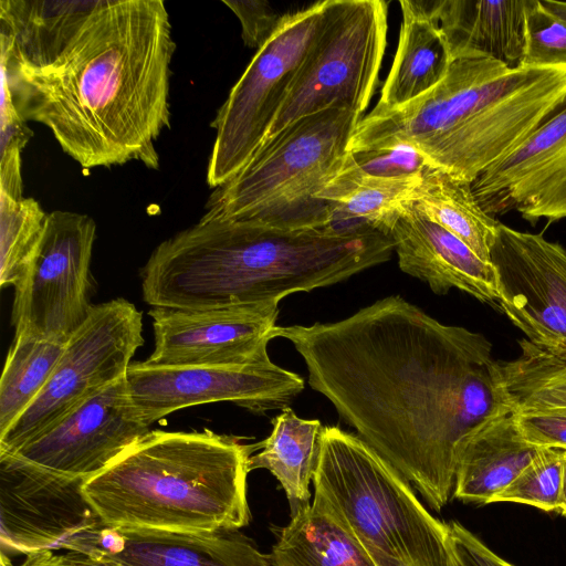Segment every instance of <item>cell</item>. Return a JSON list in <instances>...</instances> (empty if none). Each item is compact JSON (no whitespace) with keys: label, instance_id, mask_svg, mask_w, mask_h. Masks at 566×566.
I'll return each mask as SVG.
<instances>
[{"label":"cell","instance_id":"cell-1","mask_svg":"<svg viewBox=\"0 0 566 566\" xmlns=\"http://www.w3.org/2000/svg\"><path fill=\"white\" fill-rule=\"evenodd\" d=\"M308 385L439 512L462 442L514 411L484 335L446 325L399 295L332 323L275 326Z\"/></svg>","mask_w":566,"mask_h":566},{"label":"cell","instance_id":"cell-2","mask_svg":"<svg viewBox=\"0 0 566 566\" xmlns=\"http://www.w3.org/2000/svg\"><path fill=\"white\" fill-rule=\"evenodd\" d=\"M175 51L163 0H96L48 63H19L0 49V69L20 116L46 126L84 169L132 160L157 169Z\"/></svg>","mask_w":566,"mask_h":566},{"label":"cell","instance_id":"cell-3","mask_svg":"<svg viewBox=\"0 0 566 566\" xmlns=\"http://www.w3.org/2000/svg\"><path fill=\"white\" fill-rule=\"evenodd\" d=\"M394 242L365 222L284 230L202 217L159 243L140 272L153 307L211 310L280 302L390 259Z\"/></svg>","mask_w":566,"mask_h":566},{"label":"cell","instance_id":"cell-4","mask_svg":"<svg viewBox=\"0 0 566 566\" xmlns=\"http://www.w3.org/2000/svg\"><path fill=\"white\" fill-rule=\"evenodd\" d=\"M566 97V64L510 67L457 59L446 76L415 101L364 116L350 151L405 143L431 168L473 182L518 147Z\"/></svg>","mask_w":566,"mask_h":566},{"label":"cell","instance_id":"cell-5","mask_svg":"<svg viewBox=\"0 0 566 566\" xmlns=\"http://www.w3.org/2000/svg\"><path fill=\"white\" fill-rule=\"evenodd\" d=\"M250 446L209 429L150 430L81 491L107 526L237 531L250 522Z\"/></svg>","mask_w":566,"mask_h":566},{"label":"cell","instance_id":"cell-6","mask_svg":"<svg viewBox=\"0 0 566 566\" xmlns=\"http://www.w3.org/2000/svg\"><path fill=\"white\" fill-rule=\"evenodd\" d=\"M361 118L334 105L292 123L213 190L203 217L284 230L334 224L333 208L317 195L345 165Z\"/></svg>","mask_w":566,"mask_h":566},{"label":"cell","instance_id":"cell-7","mask_svg":"<svg viewBox=\"0 0 566 566\" xmlns=\"http://www.w3.org/2000/svg\"><path fill=\"white\" fill-rule=\"evenodd\" d=\"M314 489L343 514L376 566H459L449 524L359 436L323 427Z\"/></svg>","mask_w":566,"mask_h":566},{"label":"cell","instance_id":"cell-8","mask_svg":"<svg viewBox=\"0 0 566 566\" xmlns=\"http://www.w3.org/2000/svg\"><path fill=\"white\" fill-rule=\"evenodd\" d=\"M387 17L384 0H326L319 31L266 140L297 119L334 105L363 115L378 83Z\"/></svg>","mask_w":566,"mask_h":566},{"label":"cell","instance_id":"cell-9","mask_svg":"<svg viewBox=\"0 0 566 566\" xmlns=\"http://www.w3.org/2000/svg\"><path fill=\"white\" fill-rule=\"evenodd\" d=\"M326 0L284 14L271 38L256 50L219 108L207 167L214 189L233 178L268 138L289 88L314 42Z\"/></svg>","mask_w":566,"mask_h":566},{"label":"cell","instance_id":"cell-10","mask_svg":"<svg viewBox=\"0 0 566 566\" xmlns=\"http://www.w3.org/2000/svg\"><path fill=\"white\" fill-rule=\"evenodd\" d=\"M144 344L143 316L118 297L94 305L70 337L42 391L0 434V455L57 423L104 388L124 378Z\"/></svg>","mask_w":566,"mask_h":566},{"label":"cell","instance_id":"cell-11","mask_svg":"<svg viewBox=\"0 0 566 566\" xmlns=\"http://www.w3.org/2000/svg\"><path fill=\"white\" fill-rule=\"evenodd\" d=\"M96 223L87 214L48 213L40 248L14 286V336L66 343L94 304L91 259Z\"/></svg>","mask_w":566,"mask_h":566},{"label":"cell","instance_id":"cell-12","mask_svg":"<svg viewBox=\"0 0 566 566\" xmlns=\"http://www.w3.org/2000/svg\"><path fill=\"white\" fill-rule=\"evenodd\" d=\"M128 395L139 418L150 427L165 416L210 402L229 401L253 412L284 409L304 389V379L270 357L240 366H151L132 363Z\"/></svg>","mask_w":566,"mask_h":566},{"label":"cell","instance_id":"cell-13","mask_svg":"<svg viewBox=\"0 0 566 566\" xmlns=\"http://www.w3.org/2000/svg\"><path fill=\"white\" fill-rule=\"evenodd\" d=\"M149 431L132 405L125 376L57 423L0 455V461L84 482Z\"/></svg>","mask_w":566,"mask_h":566},{"label":"cell","instance_id":"cell-14","mask_svg":"<svg viewBox=\"0 0 566 566\" xmlns=\"http://www.w3.org/2000/svg\"><path fill=\"white\" fill-rule=\"evenodd\" d=\"M490 261L503 313L531 344L566 360V249L500 222Z\"/></svg>","mask_w":566,"mask_h":566},{"label":"cell","instance_id":"cell-15","mask_svg":"<svg viewBox=\"0 0 566 566\" xmlns=\"http://www.w3.org/2000/svg\"><path fill=\"white\" fill-rule=\"evenodd\" d=\"M151 366H240L269 357L279 302L211 310L153 307Z\"/></svg>","mask_w":566,"mask_h":566},{"label":"cell","instance_id":"cell-16","mask_svg":"<svg viewBox=\"0 0 566 566\" xmlns=\"http://www.w3.org/2000/svg\"><path fill=\"white\" fill-rule=\"evenodd\" d=\"M482 209L535 224L566 218V97L518 147L471 184Z\"/></svg>","mask_w":566,"mask_h":566},{"label":"cell","instance_id":"cell-17","mask_svg":"<svg viewBox=\"0 0 566 566\" xmlns=\"http://www.w3.org/2000/svg\"><path fill=\"white\" fill-rule=\"evenodd\" d=\"M82 483L0 461L1 553L62 551L99 523Z\"/></svg>","mask_w":566,"mask_h":566},{"label":"cell","instance_id":"cell-18","mask_svg":"<svg viewBox=\"0 0 566 566\" xmlns=\"http://www.w3.org/2000/svg\"><path fill=\"white\" fill-rule=\"evenodd\" d=\"M63 551L107 558L125 566H274L237 531L169 532L125 528L102 522L74 535Z\"/></svg>","mask_w":566,"mask_h":566},{"label":"cell","instance_id":"cell-19","mask_svg":"<svg viewBox=\"0 0 566 566\" xmlns=\"http://www.w3.org/2000/svg\"><path fill=\"white\" fill-rule=\"evenodd\" d=\"M390 238L402 272L426 282L436 294L463 291L483 303L499 301L496 272L463 241L412 206Z\"/></svg>","mask_w":566,"mask_h":566},{"label":"cell","instance_id":"cell-20","mask_svg":"<svg viewBox=\"0 0 566 566\" xmlns=\"http://www.w3.org/2000/svg\"><path fill=\"white\" fill-rule=\"evenodd\" d=\"M426 3L452 61L488 57L510 67L521 64L526 0H431Z\"/></svg>","mask_w":566,"mask_h":566},{"label":"cell","instance_id":"cell-21","mask_svg":"<svg viewBox=\"0 0 566 566\" xmlns=\"http://www.w3.org/2000/svg\"><path fill=\"white\" fill-rule=\"evenodd\" d=\"M539 449L522 437L514 411L486 422L459 449L453 496L467 503H493Z\"/></svg>","mask_w":566,"mask_h":566},{"label":"cell","instance_id":"cell-22","mask_svg":"<svg viewBox=\"0 0 566 566\" xmlns=\"http://www.w3.org/2000/svg\"><path fill=\"white\" fill-rule=\"evenodd\" d=\"M398 48L375 107L397 108L434 87L448 73L451 55L424 0L399 1Z\"/></svg>","mask_w":566,"mask_h":566},{"label":"cell","instance_id":"cell-23","mask_svg":"<svg viewBox=\"0 0 566 566\" xmlns=\"http://www.w3.org/2000/svg\"><path fill=\"white\" fill-rule=\"evenodd\" d=\"M270 555L274 566H376L339 510L316 491L281 528Z\"/></svg>","mask_w":566,"mask_h":566},{"label":"cell","instance_id":"cell-24","mask_svg":"<svg viewBox=\"0 0 566 566\" xmlns=\"http://www.w3.org/2000/svg\"><path fill=\"white\" fill-rule=\"evenodd\" d=\"M96 0H0V49L32 66L52 60L78 29Z\"/></svg>","mask_w":566,"mask_h":566},{"label":"cell","instance_id":"cell-25","mask_svg":"<svg viewBox=\"0 0 566 566\" xmlns=\"http://www.w3.org/2000/svg\"><path fill=\"white\" fill-rule=\"evenodd\" d=\"M422 176H371L356 165L349 153L343 168L317 198L331 205L334 222L361 221L390 237L398 220L413 206Z\"/></svg>","mask_w":566,"mask_h":566},{"label":"cell","instance_id":"cell-26","mask_svg":"<svg viewBox=\"0 0 566 566\" xmlns=\"http://www.w3.org/2000/svg\"><path fill=\"white\" fill-rule=\"evenodd\" d=\"M272 432L250 457V470L266 469L279 481L290 504L291 516L310 503L322 424L300 418L290 407L272 420Z\"/></svg>","mask_w":566,"mask_h":566},{"label":"cell","instance_id":"cell-27","mask_svg":"<svg viewBox=\"0 0 566 566\" xmlns=\"http://www.w3.org/2000/svg\"><path fill=\"white\" fill-rule=\"evenodd\" d=\"M413 206L430 221L463 241L481 260L490 261L499 221L475 199L471 182L428 168Z\"/></svg>","mask_w":566,"mask_h":566},{"label":"cell","instance_id":"cell-28","mask_svg":"<svg viewBox=\"0 0 566 566\" xmlns=\"http://www.w3.org/2000/svg\"><path fill=\"white\" fill-rule=\"evenodd\" d=\"M65 344L14 336L0 380V434L24 412L42 391Z\"/></svg>","mask_w":566,"mask_h":566},{"label":"cell","instance_id":"cell-29","mask_svg":"<svg viewBox=\"0 0 566 566\" xmlns=\"http://www.w3.org/2000/svg\"><path fill=\"white\" fill-rule=\"evenodd\" d=\"M518 345L517 358L497 360L514 411L566 412V360L544 353L527 339L518 340Z\"/></svg>","mask_w":566,"mask_h":566},{"label":"cell","instance_id":"cell-30","mask_svg":"<svg viewBox=\"0 0 566 566\" xmlns=\"http://www.w3.org/2000/svg\"><path fill=\"white\" fill-rule=\"evenodd\" d=\"M48 213L33 198L0 195V284L15 286L35 256Z\"/></svg>","mask_w":566,"mask_h":566},{"label":"cell","instance_id":"cell-31","mask_svg":"<svg viewBox=\"0 0 566 566\" xmlns=\"http://www.w3.org/2000/svg\"><path fill=\"white\" fill-rule=\"evenodd\" d=\"M564 451L541 448L528 465L495 499L559 512L563 506Z\"/></svg>","mask_w":566,"mask_h":566},{"label":"cell","instance_id":"cell-32","mask_svg":"<svg viewBox=\"0 0 566 566\" xmlns=\"http://www.w3.org/2000/svg\"><path fill=\"white\" fill-rule=\"evenodd\" d=\"M566 64V21L548 12L539 0H526L522 66Z\"/></svg>","mask_w":566,"mask_h":566},{"label":"cell","instance_id":"cell-33","mask_svg":"<svg viewBox=\"0 0 566 566\" xmlns=\"http://www.w3.org/2000/svg\"><path fill=\"white\" fill-rule=\"evenodd\" d=\"M20 116L8 83L1 71L0 104V188L10 193L23 190L21 154L33 133Z\"/></svg>","mask_w":566,"mask_h":566},{"label":"cell","instance_id":"cell-34","mask_svg":"<svg viewBox=\"0 0 566 566\" xmlns=\"http://www.w3.org/2000/svg\"><path fill=\"white\" fill-rule=\"evenodd\" d=\"M356 165L366 174L384 178L421 176L430 168L412 146L395 143L359 151H350Z\"/></svg>","mask_w":566,"mask_h":566},{"label":"cell","instance_id":"cell-35","mask_svg":"<svg viewBox=\"0 0 566 566\" xmlns=\"http://www.w3.org/2000/svg\"><path fill=\"white\" fill-rule=\"evenodd\" d=\"M239 19L241 36L249 48L259 50L275 32L283 20L268 1L262 0H222Z\"/></svg>","mask_w":566,"mask_h":566},{"label":"cell","instance_id":"cell-36","mask_svg":"<svg viewBox=\"0 0 566 566\" xmlns=\"http://www.w3.org/2000/svg\"><path fill=\"white\" fill-rule=\"evenodd\" d=\"M522 437L537 448L566 451L565 411H514Z\"/></svg>","mask_w":566,"mask_h":566},{"label":"cell","instance_id":"cell-37","mask_svg":"<svg viewBox=\"0 0 566 566\" xmlns=\"http://www.w3.org/2000/svg\"><path fill=\"white\" fill-rule=\"evenodd\" d=\"M449 527L459 566H515L459 522L449 523Z\"/></svg>","mask_w":566,"mask_h":566},{"label":"cell","instance_id":"cell-38","mask_svg":"<svg viewBox=\"0 0 566 566\" xmlns=\"http://www.w3.org/2000/svg\"><path fill=\"white\" fill-rule=\"evenodd\" d=\"M1 566H14L9 556L1 553ZM19 566H125L117 562L76 551H39L27 554Z\"/></svg>","mask_w":566,"mask_h":566},{"label":"cell","instance_id":"cell-39","mask_svg":"<svg viewBox=\"0 0 566 566\" xmlns=\"http://www.w3.org/2000/svg\"><path fill=\"white\" fill-rule=\"evenodd\" d=\"M542 6L552 14L566 21V1L539 0Z\"/></svg>","mask_w":566,"mask_h":566},{"label":"cell","instance_id":"cell-40","mask_svg":"<svg viewBox=\"0 0 566 566\" xmlns=\"http://www.w3.org/2000/svg\"><path fill=\"white\" fill-rule=\"evenodd\" d=\"M560 514L566 516V451H564V472H563V506Z\"/></svg>","mask_w":566,"mask_h":566}]
</instances>
